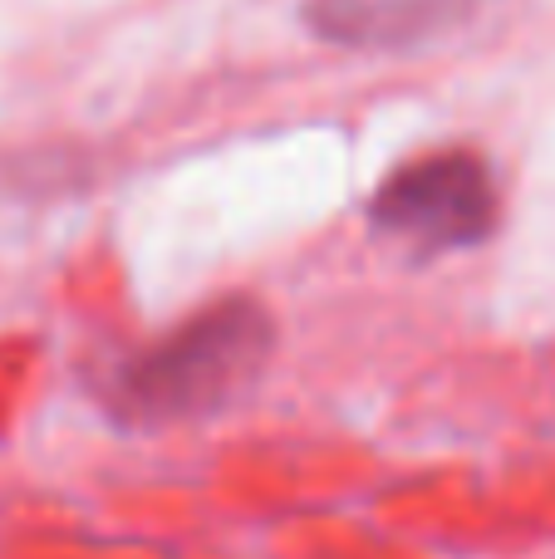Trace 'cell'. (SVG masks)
Wrapping results in <instances>:
<instances>
[{
	"mask_svg": "<svg viewBox=\"0 0 555 559\" xmlns=\"http://www.w3.org/2000/svg\"><path fill=\"white\" fill-rule=\"evenodd\" d=\"M275 348V319L261 299L226 295L167 338L123 354L94 378L98 403L133 427L216 417L256 388Z\"/></svg>",
	"mask_w": 555,
	"mask_h": 559,
	"instance_id": "6da1fadb",
	"label": "cell"
},
{
	"mask_svg": "<svg viewBox=\"0 0 555 559\" xmlns=\"http://www.w3.org/2000/svg\"><path fill=\"white\" fill-rule=\"evenodd\" d=\"M497 0H310L315 35L350 49H409L462 29Z\"/></svg>",
	"mask_w": 555,
	"mask_h": 559,
	"instance_id": "3957f363",
	"label": "cell"
},
{
	"mask_svg": "<svg viewBox=\"0 0 555 559\" xmlns=\"http://www.w3.org/2000/svg\"><path fill=\"white\" fill-rule=\"evenodd\" d=\"M501 192L482 153L448 147L383 177L369 202V226L409 255L472 251L497 231Z\"/></svg>",
	"mask_w": 555,
	"mask_h": 559,
	"instance_id": "7a4b0ae2",
	"label": "cell"
}]
</instances>
